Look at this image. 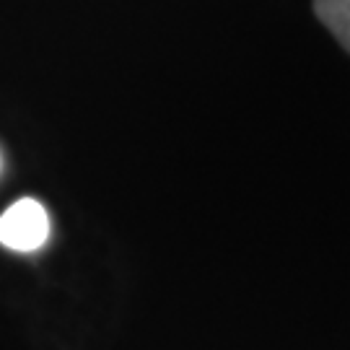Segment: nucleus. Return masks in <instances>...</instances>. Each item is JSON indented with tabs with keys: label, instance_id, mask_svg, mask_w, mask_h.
I'll list each match as a JSON object with an SVG mask.
<instances>
[{
	"label": "nucleus",
	"instance_id": "f03ea898",
	"mask_svg": "<svg viewBox=\"0 0 350 350\" xmlns=\"http://www.w3.org/2000/svg\"><path fill=\"white\" fill-rule=\"evenodd\" d=\"M319 21L350 52V0H314Z\"/></svg>",
	"mask_w": 350,
	"mask_h": 350
},
{
	"label": "nucleus",
	"instance_id": "f257e3e1",
	"mask_svg": "<svg viewBox=\"0 0 350 350\" xmlns=\"http://www.w3.org/2000/svg\"><path fill=\"white\" fill-rule=\"evenodd\" d=\"M50 239V215L39 200H16L0 215V244L13 252H37Z\"/></svg>",
	"mask_w": 350,
	"mask_h": 350
}]
</instances>
